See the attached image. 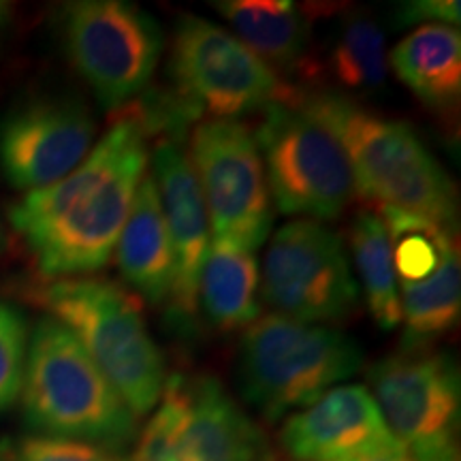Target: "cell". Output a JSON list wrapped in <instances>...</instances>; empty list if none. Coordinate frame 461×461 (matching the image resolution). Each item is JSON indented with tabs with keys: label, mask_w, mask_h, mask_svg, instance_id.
Returning a JSON list of instances; mask_svg holds the SVG:
<instances>
[{
	"label": "cell",
	"mask_w": 461,
	"mask_h": 461,
	"mask_svg": "<svg viewBox=\"0 0 461 461\" xmlns=\"http://www.w3.org/2000/svg\"><path fill=\"white\" fill-rule=\"evenodd\" d=\"M148 140L115 113L84 163L9 207V222L32 257L39 278H79L105 267L146 176Z\"/></svg>",
	"instance_id": "1"
},
{
	"label": "cell",
	"mask_w": 461,
	"mask_h": 461,
	"mask_svg": "<svg viewBox=\"0 0 461 461\" xmlns=\"http://www.w3.org/2000/svg\"><path fill=\"white\" fill-rule=\"evenodd\" d=\"M293 101L344 148L355 194L376 210H400L457 233V188L408 122L331 90H293Z\"/></svg>",
	"instance_id": "2"
},
{
	"label": "cell",
	"mask_w": 461,
	"mask_h": 461,
	"mask_svg": "<svg viewBox=\"0 0 461 461\" xmlns=\"http://www.w3.org/2000/svg\"><path fill=\"white\" fill-rule=\"evenodd\" d=\"M26 297L73 333L135 417L157 408L167 366L135 295L112 280L79 276L32 280Z\"/></svg>",
	"instance_id": "3"
},
{
	"label": "cell",
	"mask_w": 461,
	"mask_h": 461,
	"mask_svg": "<svg viewBox=\"0 0 461 461\" xmlns=\"http://www.w3.org/2000/svg\"><path fill=\"white\" fill-rule=\"evenodd\" d=\"M22 406L26 425L62 438L124 453L137 440V417L84 346L60 322L43 316L28 339Z\"/></svg>",
	"instance_id": "4"
},
{
	"label": "cell",
	"mask_w": 461,
	"mask_h": 461,
	"mask_svg": "<svg viewBox=\"0 0 461 461\" xmlns=\"http://www.w3.org/2000/svg\"><path fill=\"white\" fill-rule=\"evenodd\" d=\"M361 367L359 344L344 331L282 314L258 316L240 342V391L267 420L310 406Z\"/></svg>",
	"instance_id": "5"
},
{
	"label": "cell",
	"mask_w": 461,
	"mask_h": 461,
	"mask_svg": "<svg viewBox=\"0 0 461 461\" xmlns=\"http://www.w3.org/2000/svg\"><path fill=\"white\" fill-rule=\"evenodd\" d=\"M58 31L71 67L113 113L148 88L165 48L158 22L129 0L62 5Z\"/></svg>",
	"instance_id": "6"
},
{
	"label": "cell",
	"mask_w": 461,
	"mask_h": 461,
	"mask_svg": "<svg viewBox=\"0 0 461 461\" xmlns=\"http://www.w3.org/2000/svg\"><path fill=\"white\" fill-rule=\"evenodd\" d=\"M131 461H274V451L221 380L173 374Z\"/></svg>",
	"instance_id": "7"
},
{
	"label": "cell",
	"mask_w": 461,
	"mask_h": 461,
	"mask_svg": "<svg viewBox=\"0 0 461 461\" xmlns=\"http://www.w3.org/2000/svg\"><path fill=\"white\" fill-rule=\"evenodd\" d=\"M263 113L255 140L276 210L319 222L338 218L355 199L353 169L339 141L293 95Z\"/></svg>",
	"instance_id": "8"
},
{
	"label": "cell",
	"mask_w": 461,
	"mask_h": 461,
	"mask_svg": "<svg viewBox=\"0 0 461 461\" xmlns=\"http://www.w3.org/2000/svg\"><path fill=\"white\" fill-rule=\"evenodd\" d=\"M169 73L173 88L216 120L265 112L293 95L235 34L201 15H182L173 28Z\"/></svg>",
	"instance_id": "9"
},
{
	"label": "cell",
	"mask_w": 461,
	"mask_h": 461,
	"mask_svg": "<svg viewBox=\"0 0 461 461\" xmlns=\"http://www.w3.org/2000/svg\"><path fill=\"white\" fill-rule=\"evenodd\" d=\"M258 297L305 325L348 319L359 305V286L336 230L310 218L282 224L265 252Z\"/></svg>",
	"instance_id": "10"
},
{
	"label": "cell",
	"mask_w": 461,
	"mask_h": 461,
	"mask_svg": "<svg viewBox=\"0 0 461 461\" xmlns=\"http://www.w3.org/2000/svg\"><path fill=\"white\" fill-rule=\"evenodd\" d=\"M212 233L257 252L272 229V197L255 132L240 120H203L186 148Z\"/></svg>",
	"instance_id": "11"
},
{
	"label": "cell",
	"mask_w": 461,
	"mask_h": 461,
	"mask_svg": "<svg viewBox=\"0 0 461 461\" xmlns=\"http://www.w3.org/2000/svg\"><path fill=\"white\" fill-rule=\"evenodd\" d=\"M370 393L400 445L419 461H459V370L451 355L397 350L370 367Z\"/></svg>",
	"instance_id": "12"
},
{
	"label": "cell",
	"mask_w": 461,
	"mask_h": 461,
	"mask_svg": "<svg viewBox=\"0 0 461 461\" xmlns=\"http://www.w3.org/2000/svg\"><path fill=\"white\" fill-rule=\"evenodd\" d=\"M95 137L96 118L79 96H28L0 122V171L9 186L24 194L45 188L84 163Z\"/></svg>",
	"instance_id": "13"
},
{
	"label": "cell",
	"mask_w": 461,
	"mask_h": 461,
	"mask_svg": "<svg viewBox=\"0 0 461 461\" xmlns=\"http://www.w3.org/2000/svg\"><path fill=\"white\" fill-rule=\"evenodd\" d=\"M152 177L173 252V288L167 303V322L176 336L193 338L197 330L199 282L212 246V227L184 143L157 141L152 149Z\"/></svg>",
	"instance_id": "14"
},
{
	"label": "cell",
	"mask_w": 461,
	"mask_h": 461,
	"mask_svg": "<svg viewBox=\"0 0 461 461\" xmlns=\"http://www.w3.org/2000/svg\"><path fill=\"white\" fill-rule=\"evenodd\" d=\"M280 442L297 461H355L397 440L370 391L363 384H342L291 414Z\"/></svg>",
	"instance_id": "15"
},
{
	"label": "cell",
	"mask_w": 461,
	"mask_h": 461,
	"mask_svg": "<svg viewBox=\"0 0 461 461\" xmlns=\"http://www.w3.org/2000/svg\"><path fill=\"white\" fill-rule=\"evenodd\" d=\"M115 257L124 282L137 295L154 308L169 303L173 252L152 173L143 176L137 188L129 218L115 244Z\"/></svg>",
	"instance_id": "16"
},
{
	"label": "cell",
	"mask_w": 461,
	"mask_h": 461,
	"mask_svg": "<svg viewBox=\"0 0 461 461\" xmlns=\"http://www.w3.org/2000/svg\"><path fill=\"white\" fill-rule=\"evenodd\" d=\"M214 9L235 37L276 73H299L308 62L310 22L291 0H218Z\"/></svg>",
	"instance_id": "17"
},
{
	"label": "cell",
	"mask_w": 461,
	"mask_h": 461,
	"mask_svg": "<svg viewBox=\"0 0 461 461\" xmlns=\"http://www.w3.org/2000/svg\"><path fill=\"white\" fill-rule=\"evenodd\" d=\"M391 67L420 103L447 112L461 96V34L457 26L428 24L391 51Z\"/></svg>",
	"instance_id": "18"
},
{
	"label": "cell",
	"mask_w": 461,
	"mask_h": 461,
	"mask_svg": "<svg viewBox=\"0 0 461 461\" xmlns=\"http://www.w3.org/2000/svg\"><path fill=\"white\" fill-rule=\"evenodd\" d=\"M257 252L233 241L212 240L199 282L207 321L221 331L246 330L261 314Z\"/></svg>",
	"instance_id": "19"
},
{
	"label": "cell",
	"mask_w": 461,
	"mask_h": 461,
	"mask_svg": "<svg viewBox=\"0 0 461 461\" xmlns=\"http://www.w3.org/2000/svg\"><path fill=\"white\" fill-rule=\"evenodd\" d=\"M400 350L429 348L438 338L455 330L461 314V263L457 241L448 246L429 278L402 285Z\"/></svg>",
	"instance_id": "20"
},
{
	"label": "cell",
	"mask_w": 461,
	"mask_h": 461,
	"mask_svg": "<svg viewBox=\"0 0 461 461\" xmlns=\"http://www.w3.org/2000/svg\"><path fill=\"white\" fill-rule=\"evenodd\" d=\"M348 238L363 295L374 322L383 331L397 330L402 325L400 282L395 276L389 233L383 218L372 210L357 212Z\"/></svg>",
	"instance_id": "21"
},
{
	"label": "cell",
	"mask_w": 461,
	"mask_h": 461,
	"mask_svg": "<svg viewBox=\"0 0 461 461\" xmlns=\"http://www.w3.org/2000/svg\"><path fill=\"white\" fill-rule=\"evenodd\" d=\"M330 67L346 90L376 92L387 79L384 32L367 14H350L333 39Z\"/></svg>",
	"instance_id": "22"
},
{
	"label": "cell",
	"mask_w": 461,
	"mask_h": 461,
	"mask_svg": "<svg viewBox=\"0 0 461 461\" xmlns=\"http://www.w3.org/2000/svg\"><path fill=\"white\" fill-rule=\"evenodd\" d=\"M389 233L391 258L400 285H414L429 278L440 265L457 233L425 221L408 212L378 210Z\"/></svg>",
	"instance_id": "23"
},
{
	"label": "cell",
	"mask_w": 461,
	"mask_h": 461,
	"mask_svg": "<svg viewBox=\"0 0 461 461\" xmlns=\"http://www.w3.org/2000/svg\"><path fill=\"white\" fill-rule=\"evenodd\" d=\"M28 321L14 303L0 302V412L20 400L28 357Z\"/></svg>",
	"instance_id": "24"
},
{
	"label": "cell",
	"mask_w": 461,
	"mask_h": 461,
	"mask_svg": "<svg viewBox=\"0 0 461 461\" xmlns=\"http://www.w3.org/2000/svg\"><path fill=\"white\" fill-rule=\"evenodd\" d=\"M0 461H131L105 448L62 438H26L14 451L0 448Z\"/></svg>",
	"instance_id": "25"
},
{
	"label": "cell",
	"mask_w": 461,
	"mask_h": 461,
	"mask_svg": "<svg viewBox=\"0 0 461 461\" xmlns=\"http://www.w3.org/2000/svg\"><path fill=\"white\" fill-rule=\"evenodd\" d=\"M459 0H411L395 9L397 26H428V24H459Z\"/></svg>",
	"instance_id": "26"
},
{
	"label": "cell",
	"mask_w": 461,
	"mask_h": 461,
	"mask_svg": "<svg viewBox=\"0 0 461 461\" xmlns=\"http://www.w3.org/2000/svg\"><path fill=\"white\" fill-rule=\"evenodd\" d=\"M355 461H419V459L414 457L411 451H406L400 442H395L393 447H387V448H383V451L370 453V455H366V457H359Z\"/></svg>",
	"instance_id": "27"
},
{
	"label": "cell",
	"mask_w": 461,
	"mask_h": 461,
	"mask_svg": "<svg viewBox=\"0 0 461 461\" xmlns=\"http://www.w3.org/2000/svg\"><path fill=\"white\" fill-rule=\"evenodd\" d=\"M11 26H14V5L0 0V43L5 41Z\"/></svg>",
	"instance_id": "28"
},
{
	"label": "cell",
	"mask_w": 461,
	"mask_h": 461,
	"mask_svg": "<svg viewBox=\"0 0 461 461\" xmlns=\"http://www.w3.org/2000/svg\"><path fill=\"white\" fill-rule=\"evenodd\" d=\"M5 246H7V235H5V227H3V221H0V252L5 250Z\"/></svg>",
	"instance_id": "29"
}]
</instances>
